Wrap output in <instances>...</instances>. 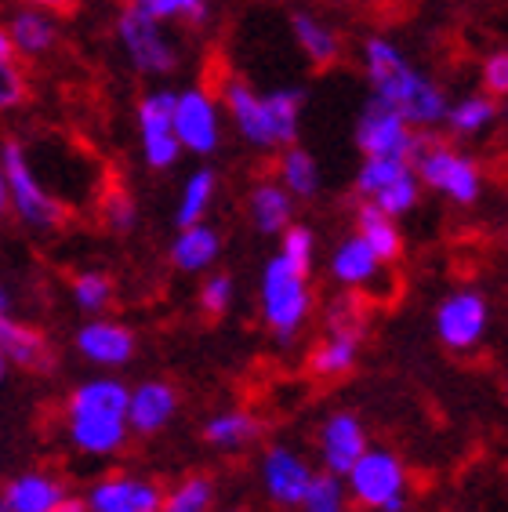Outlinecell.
Here are the masks:
<instances>
[{
    "label": "cell",
    "instance_id": "1",
    "mask_svg": "<svg viewBox=\"0 0 508 512\" xmlns=\"http://www.w3.org/2000/svg\"><path fill=\"white\" fill-rule=\"evenodd\" d=\"M363 62H367L374 102L396 109L411 128H432L447 117L443 91L403 59L396 44H389L385 37H371L363 48Z\"/></svg>",
    "mask_w": 508,
    "mask_h": 512
},
{
    "label": "cell",
    "instance_id": "2",
    "mask_svg": "<svg viewBox=\"0 0 508 512\" xmlns=\"http://www.w3.org/2000/svg\"><path fill=\"white\" fill-rule=\"evenodd\" d=\"M69 440L95 458L117 454L127 444V389L117 378H95L73 389L66 404Z\"/></svg>",
    "mask_w": 508,
    "mask_h": 512
},
{
    "label": "cell",
    "instance_id": "3",
    "mask_svg": "<svg viewBox=\"0 0 508 512\" xmlns=\"http://www.w3.org/2000/svg\"><path fill=\"white\" fill-rule=\"evenodd\" d=\"M407 164L418 175V182H425L429 189H436L461 207L476 204L479 193H483V175H479L476 160L461 157L458 149H450L440 138L414 135Z\"/></svg>",
    "mask_w": 508,
    "mask_h": 512
},
{
    "label": "cell",
    "instance_id": "4",
    "mask_svg": "<svg viewBox=\"0 0 508 512\" xmlns=\"http://www.w3.org/2000/svg\"><path fill=\"white\" fill-rule=\"evenodd\" d=\"M313 309V291H309V273L294 269L287 258H269L262 273V316L269 331L280 342H291L302 331L305 316Z\"/></svg>",
    "mask_w": 508,
    "mask_h": 512
},
{
    "label": "cell",
    "instance_id": "5",
    "mask_svg": "<svg viewBox=\"0 0 508 512\" xmlns=\"http://www.w3.org/2000/svg\"><path fill=\"white\" fill-rule=\"evenodd\" d=\"M0 171L8 182V200L15 207V215L26 222L30 229H59L66 222V207L62 200H55L48 189L40 186V178L33 175L26 149L15 138H4L0 146Z\"/></svg>",
    "mask_w": 508,
    "mask_h": 512
},
{
    "label": "cell",
    "instance_id": "6",
    "mask_svg": "<svg viewBox=\"0 0 508 512\" xmlns=\"http://www.w3.org/2000/svg\"><path fill=\"white\" fill-rule=\"evenodd\" d=\"M345 480H349L352 502H360L363 509H378V512L407 509V473H403V462L392 451H371L367 447L352 462Z\"/></svg>",
    "mask_w": 508,
    "mask_h": 512
},
{
    "label": "cell",
    "instance_id": "7",
    "mask_svg": "<svg viewBox=\"0 0 508 512\" xmlns=\"http://www.w3.org/2000/svg\"><path fill=\"white\" fill-rule=\"evenodd\" d=\"M117 33H120V40H124V48H127V55H131V62H135L138 73H149V77L175 73V66H178L175 44L160 30V22L149 19L142 8L127 4L117 19Z\"/></svg>",
    "mask_w": 508,
    "mask_h": 512
},
{
    "label": "cell",
    "instance_id": "8",
    "mask_svg": "<svg viewBox=\"0 0 508 512\" xmlns=\"http://www.w3.org/2000/svg\"><path fill=\"white\" fill-rule=\"evenodd\" d=\"M490 324V306L479 291H454L436 309V335L454 353H469L483 342Z\"/></svg>",
    "mask_w": 508,
    "mask_h": 512
},
{
    "label": "cell",
    "instance_id": "9",
    "mask_svg": "<svg viewBox=\"0 0 508 512\" xmlns=\"http://www.w3.org/2000/svg\"><path fill=\"white\" fill-rule=\"evenodd\" d=\"M171 128H175L178 146L189 153H215L222 142V124H218V106L204 88H189L175 95V113H171Z\"/></svg>",
    "mask_w": 508,
    "mask_h": 512
},
{
    "label": "cell",
    "instance_id": "10",
    "mask_svg": "<svg viewBox=\"0 0 508 512\" xmlns=\"http://www.w3.org/2000/svg\"><path fill=\"white\" fill-rule=\"evenodd\" d=\"M171 113H175V91H153L138 102V131H142V153L153 171H167L178 160L175 128H171Z\"/></svg>",
    "mask_w": 508,
    "mask_h": 512
},
{
    "label": "cell",
    "instance_id": "11",
    "mask_svg": "<svg viewBox=\"0 0 508 512\" xmlns=\"http://www.w3.org/2000/svg\"><path fill=\"white\" fill-rule=\"evenodd\" d=\"M414 142V128L396 113V109L371 102L363 109L356 124V146L363 157H385V160H407Z\"/></svg>",
    "mask_w": 508,
    "mask_h": 512
},
{
    "label": "cell",
    "instance_id": "12",
    "mask_svg": "<svg viewBox=\"0 0 508 512\" xmlns=\"http://www.w3.org/2000/svg\"><path fill=\"white\" fill-rule=\"evenodd\" d=\"M84 505L88 512H160L164 491L153 480L138 476H106L91 487Z\"/></svg>",
    "mask_w": 508,
    "mask_h": 512
},
{
    "label": "cell",
    "instance_id": "13",
    "mask_svg": "<svg viewBox=\"0 0 508 512\" xmlns=\"http://www.w3.org/2000/svg\"><path fill=\"white\" fill-rule=\"evenodd\" d=\"M222 95H225V109H229V117H233L236 131H240L251 146L280 149V146H276L269 109H265V95H258L247 80H229Z\"/></svg>",
    "mask_w": 508,
    "mask_h": 512
},
{
    "label": "cell",
    "instance_id": "14",
    "mask_svg": "<svg viewBox=\"0 0 508 512\" xmlns=\"http://www.w3.org/2000/svg\"><path fill=\"white\" fill-rule=\"evenodd\" d=\"M0 353L4 360L19 364L30 375H51L55 371V349L48 335L30 324H19L11 316H0Z\"/></svg>",
    "mask_w": 508,
    "mask_h": 512
},
{
    "label": "cell",
    "instance_id": "15",
    "mask_svg": "<svg viewBox=\"0 0 508 512\" xmlns=\"http://www.w3.org/2000/svg\"><path fill=\"white\" fill-rule=\"evenodd\" d=\"M367 451V433H363V422L356 414L338 411L331 414L320 429V458L327 465L331 476H345L352 469V462Z\"/></svg>",
    "mask_w": 508,
    "mask_h": 512
},
{
    "label": "cell",
    "instance_id": "16",
    "mask_svg": "<svg viewBox=\"0 0 508 512\" xmlns=\"http://www.w3.org/2000/svg\"><path fill=\"white\" fill-rule=\"evenodd\" d=\"M262 480L276 505H298L309 480H313V469L291 447H269L262 458Z\"/></svg>",
    "mask_w": 508,
    "mask_h": 512
},
{
    "label": "cell",
    "instance_id": "17",
    "mask_svg": "<svg viewBox=\"0 0 508 512\" xmlns=\"http://www.w3.org/2000/svg\"><path fill=\"white\" fill-rule=\"evenodd\" d=\"M178 393L167 382H142L138 389L127 393V429L138 436L160 433L171 418H175Z\"/></svg>",
    "mask_w": 508,
    "mask_h": 512
},
{
    "label": "cell",
    "instance_id": "18",
    "mask_svg": "<svg viewBox=\"0 0 508 512\" xmlns=\"http://www.w3.org/2000/svg\"><path fill=\"white\" fill-rule=\"evenodd\" d=\"M77 349L98 367H124L135 356V335L113 320H91L77 331Z\"/></svg>",
    "mask_w": 508,
    "mask_h": 512
},
{
    "label": "cell",
    "instance_id": "19",
    "mask_svg": "<svg viewBox=\"0 0 508 512\" xmlns=\"http://www.w3.org/2000/svg\"><path fill=\"white\" fill-rule=\"evenodd\" d=\"M385 262H381L378 255H374L371 247L363 244L360 237H349L338 244V251H334L331 258V273L338 284L352 287L356 295H363V291H374V284H381V273H385Z\"/></svg>",
    "mask_w": 508,
    "mask_h": 512
},
{
    "label": "cell",
    "instance_id": "20",
    "mask_svg": "<svg viewBox=\"0 0 508 512\" xmlns=\"http://www.w3.org/2000/svg\"><path fill=\"white\" fill-rule=\"evenodd\" d=\"M66 483L55 480L48 473H26V476H15L8 483V491L0 498V505L8 512H51L55 505L66 498Z\"/></svg>",
    "mask_w": 508,
    "mask_h": 512
},
{
    "label": "cell",
    "instance_id": "21",
    "mask_svg": "<svg viewBox=\"0 0 508 512\" xmlns=\"http://www.w3.org/2000/svg\"><path fill=\"white\" fill-rule=\"evenodd\" d=\"M247 207H251V222L258 226V233H265V237L284 233L294 218V197L280 186V182H258V186L251 189Z\"/></svg>",
    "mask_w": 508,
    "mask_h": 512
},
{
    "label": "cell",
    "instance_id": "22",
    "mask_svg": "<svg viewBox=\"0 0 508 512\" xmlns=\"http://www.w3.org/2000/svg\"><path fill=\"white\" fill-rule=\"evenodd\" d=\"M356 237L363 240V244L371 247L374 255L385 262V266H392L396 258L403 255V237H400V226H396V218H389L381 207H374L371 200L356 211Z\"/></svg>",
    "mask_w": 508,
    "mask_h": 512
},
{
    "label": "cell",
    "instance_id": "23",
    "mask_svg": "<svg viewBox=\"0 0 508 512\" xmlns=\"http://www.w3.org/2000/svg\"><path fill=\"white\" fill-rule=\"evenodd\" d=\"M222 251V237L218 229L196 222V226H186L171 244V262H175L182 273H200V269H211V262Z\"/></svg>",
    "mask_w": 508,
    "mask_h": 512
},
{
    "label": "cell",
    "instance_id": "24",
    "mask_svg": "<svg viewBox=\"0 0 508 512\" xmlns=\"http://www.w3.org/2000/svg\"><path fill=\"white\" fill-rule=\"evenodd\" d=\"M291 30H294V40H298V48L305 51V59L313 62V66H334V62L342 59V40L331 26H323L320 19L313 15H305L298 11L291 19Z\"/></svg>",
    "mask_w": 508,
    "mask_h": 512
},
{
    "label": "cell",
    "instance_id": "25",
    "mask_svg": "<svg viewBox=\"0 0 508 512\" xmlns=\"http://www.w3.org/2000/svg\"><path fill=\"white\" fill-rule=\"evenodd\" d=\"M258 436H262V422H258L251 411H222L204 425L207 444L225 447V451H236V447L254 444Z\"/></svg>",
    "mask_w": 508,
    "mask_h": 512
},
{
    "label": "cell",
    "instance_id": "26",
    "mask_svg": "<svg viewBox=\"0 0 508 512\" xmlns=\"http://www.w3.org/2000/svg\"><path fill=\"white\" fill-rule=\"evenodd\" d=\"M356 356H360V342L356 338L342 335H327L309 356V371L316 378H345L356 367Z\"/></svg>",
    "mask_w": 508,
    "mask_h": 512
},
{
    "label": "cell",
    "instance_id": "27",
    "mask_svg": "<svg viewBox=\"0 0 508 512\" xmlns=\"http://www.w3.org/2000/svg\"><path fill=\"white\" fill-rule=\"evenodd\" d=\"M280 178L291 197L309 200L320 193V168H316L313 153H305L302 146H287L280 157Z\"/></svg>",
    "mask_w": 508,
    "mask_h": 512
},
{
    "label": "cell",
    "instance_id": "28",
    "mask_svg": "<svg viewBox=\"0 0 508 512\" xmlns=\"http://www.w3.org/2000/svg\"><path fill=\"white\" fill-rule=\"evenodd\" d=\"M11 48L22 55H44L55 48V22L44 11H22L11 19Z\"/></svg>",
    "mask_w": 508,
    "mask_h": 512
},
{
    "label": "cell",
    "instance_id": "29",
    "mask_svg": "<svg viewBox=\"0 0 508 512\" xmlns=\"http://www.w3.org/2000/svg\"><path fill=\"white\" fill-rule=\"evenodd\" d=\"M302 102L305 95L294 88H276L265 95V109H269V120H273V135L276 146H291L298 138V120H302Z\"/></svg>",
    "mask_w": 508,
    "mask_h": 512
},
{
    "label": "cell",
    "instance_id": "30",
    "mask_svg": "<svg viewBox=\"0 0 508 512\" xmlns=\"http://www.w3.org/2000/svg\"><path fill=\"white\" fill-rule=\"evenodd\" d=\"M498 120V102L490 95H472L461 99L458 106H447V124L454 135H479Z\"/></svg>",
    "mask_w": 508,
    "mask_h": 512
},
{
    "label": "cell",
    "instance_id": "31",
    "mask_svg": "<svg viewBox=\"0 0 508 512\" xmlns=\"http://www.w3.org/2000/svg\"><path fill=\"white\" fill-rule=\"evenodd\" d=\"M211 200H215V171L204 168V171H196V175H189L186 189H182V204H178V211H175L178 229L204 222Z\"/></svg>",
    "mask_w": 508,
    "mask_h": 512
},
{
    "label": "cell",
    "instance_id": "32",
    "mask_svg": "<svg viewBox=\"0 0 508 512\" xmlns=\"http://www.w3.org/2000/svg\"><path fill=\"white\" fill-rule=\"evenodd\" d=\"M215 502V480L211 476H186L182 483H175L164 494L160 512H207Z\"/></svg>",
    "mask_w": 508,
    "mask_h": 512
},
{
    "label": "cell",
    "instance_id": "33",
    "mask_svg": "<svg viewBox=\"0 0 508 512\" xmlns=\"http://www.w3.org/2000/svg\"><path fill=\"white\" fill-rule=\"evenodd\" d=\"M327 331L342 338H356L360 342L363 331H367V309H363V295L356 291H345L327 306Z\"/></svg>",
    "mask_w": 508,
    "mask_h": 512
},
{
    "label": "cell",
    "instance_id": "34",
    "mask_svg": "<svg viewBox=\"0 0 508 512\" xmlns=\"http://www.w3.org/2000/svg\"><path fill=\"white\" fill-rule=\"evenodd\" d=\"M418 197H421V182H418V175L411 171V164H407L400 175L392 178L389 186L381 189L378 197H371V204L381 207L389 218H400V215H407L414 204H418Z\"/></svg>",
    "mask_w": 508,
    "mask_h": 512
},
{
    "label": "cell",
    "instance_id": "35",
    "mask_svg": "<svg viewBox=\"0 0 508 512\" xmlns=\"http://www.w3.org/2000/svg\"><path fill=\"white\" fill-rule=\"evenodd\" d=\"M302 505L305 512H345V487H342V476H331V473H313L309 487L302 494Z\"/></svg>",
    "mask_w": 508,
    "mask_h": 512
},
{
    "label": "cell",
    "instance_id": "36",
    "mask_svg": "<svg viewBox=\"0 0 508 512\" xmlns=\"http://www.w3.org/2000/svg\"><path fill=\"white\" fill-rule=\"evenodd\" d=\"M135 8H142L149 19L167 22V19H186L189 26H204L211 8L207 0H131Z\"/></svg>",
    "mask_w": 508,
    "mask_h": 512
},
{
    "label": "cell",
    "instance_id": "37",
    "mask_svg": "<svg viewBox=\"0 0 508 512\" xmlns=\"http://www.w3.org/2000/svg\"><path fill=\"white\" fill-rule=\"evenodd\" d=\"M113 298V280L106 273H80L73 276V302L84 313H102Z\"/></svg>",
    "mask_w": 508,
    "mask_h": 512
},
{
    "label": "cell",
    "instance_id": "38",
    "mask_svg": "<svg viewBox=\"0 0 508 512\" xmlns=\"http://www.w3.org/2000/svg\"><path fill=\"white\" fill-rule=\"evenodd\" d=\"M403 168H407V160L363 157V168H360V175H356V189H360V193H363V197H367V200L378 197L381 189L389 186L392 178L400 175Z\"/></svg>",
    "mask_w": 508,
    "mask_h": 512
},
{
    "label": "cell",
    "instance_id": "39",
    "mask_svg": "<svg viewBox=\"0 0 508 512\" xmlns=\"http://www.w3.org/2000/svg\"><path fill=\"white\" fill-rule=\"evenodd\" d=\"M280 258H287L294 269H302V273H309L313 269V255H316V237L309 226H287L284 229V240H280V251H276Z\"/></svg>",
    "mask_w": 508,
    "mask_h": 512
},
{
    "label": "cell",
    "instance_id": "40",
    "mask_svg": "<svg viewBox=\"0 0 508 512\" xmlns=\"http://www.w3.org/2000/svg\"><path fill=\"white\" fill-rule=\"evenodd\" d=\"M229 302H233V280L225 273L207 276L204 287H200V309H204V316L218 320V316H225Z\"/></svg>",
    "mask_w": 508,
    "mask_h": 512
},
{
    "label": "cell",
    "instance_id": "41",
    "mask_svg": "<svg viewBox=\"0 0 508 512\" xmlns=\"http://www.w3.org/2000/svg\"><path fill=\"white\" fill-rule=\"evenodd\" d=\"M26 73L15 66V59H0V109H15L26 102Z\"/></svg>",
    "mask_w": 508,
    "mask_h": 512
},
{
    "label": "cell",
    "instance_id": "42",
    "mask_svg": "<svg viewBox=\"0 0 508 512\" xmlns=\"http://www.w3.org/2000/svg\"><path fill=\"white\" fill-rule=\"evenodd\" d=\"M102 218H106V226L113 229V233H131L135 229V200L127 197V193H109L106 200H102Z\"/></svg>",
    "mask_w": 508,
    "mask_h": 512
},
{
    "label": "cell",
    "instance_id": "43",
    "mask_svg": "<svg viewBox=\"0 0 508 512\" xmlns=\"http://www.w3.org/2000/svg\"><path fill=\"white\" fill-rule=\"evenodd\" d=\"M483 84H487L490 99H505L508 91V55L505 51H494V55H487V62H483Z\"/></svg>",
    "mask_w": 508,
    "mask_h": 512
},
{
    "label": "cell",
    "instance_id": "44",
    "mask_svg": "<svg viewBox=\"0 0 508 512\" xmlns=\"http://www.w3.org/2000/svg\"><path fill=\"white\" fill-rule=\"evenodd\" d=\"M37 11H73L77 8V0H30Z\"/></svg>",
    "mask_w": 508,
    "mask_h": 512
},
{
    "label": "cell",
    "instance_id": "45",
    "mask_svg": "<svg viewBox=\"0 0 508 512\" xmlns=\"http://www.w3.org/2000/svg\"><path fill=\"white\" fill-rule=\"evenodd\" d=\"M51 512H88V505H84V498H77V494H66Z\"/></svg>",
    "mask_w": 508,
    "mask_h": 512
},
{
    "label": "cell",
    "instance_id": "46",
    "mask_svg": "<svg viewBox=\"0 0 508 512\" xmlns=\"http://www.w3.org/2000/svg\"><path fill=\"white\" fill-rule=\"evenodd\" d=\"M8 207H11V200H8V182H4V171H0V218L8 215Z\"/></svg>",
    "mask_w": 508,
    "mask_h": 512
},
{
    "label": "cell",
    "instance_id": "47",
    "mask_svg": "<svg viewBox=\"0 0 508 512\" xmlns=\"http://www.w3.org/2000/svg\"><path fill=\"white\" fill-rule=\"evenodd\" d=\"M11 55H15V48H11V37L0 30V59H11Z\"/></svg>",
    "mask_w": 508,
    "mask_h": 512
},
{
    "label": "cell",
    "instance_id": "48",
    "mask_svg": "<svg viewBox=\"0 0 508 512\" xmlns=\"http://www.w3.org/2000/svg\"><path fill=\"white\" fill-rule=\"evenodd\" d=\"M8 313V295H4V287H0V316Z\"/></svg>",
    "mask_w": 508,
    "mask_h": 512
},
{
    "label": "cell",
    "instance_id": "49",
    "mask_svg": "<svg viewBox=\"0 0 508 512\" xmlns=\"http://www.w3.org/2000/svg\"><path fill=\"white\" fill-rule=\"evenodd\" d=\"M0 378H4V353H0Z\"/></svg>",
    "mask_w": 508,
    "mask_h": 512
},
{
    "label": "cell",
    "instance_id": "50",
    "mask_svg": "<svg viewBox=\"0 0 508 512\" xmlns=\"http://www.w3.org/2000/svg\"><path fill=\"white\" fill-rule=\"evenodd\" d=\"M0 512H8V509H4V505H0Z\"/></svg>",
    "mask_w": 508,
    "mask_h": 512
}]
</instances>
